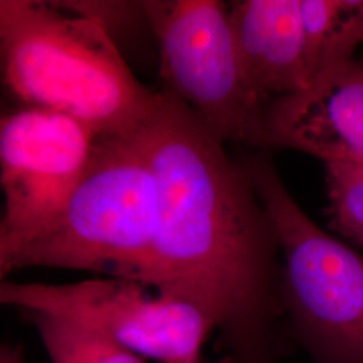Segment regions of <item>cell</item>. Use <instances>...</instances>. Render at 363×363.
<instances>
[{"instance_id":"cell-10","label":"cell","mask_w":363,"mask_h":363,"mask_svg":"<svg viewBox=\"0 0 363 363\" xmlns=\"http://www.w3.org/2000/svg\"><path fill=\"white\" fill-rule=\"evenodd\" d=\"M18 312L37 330L52 363H145L91 325L50 312Z\"/></svg>"},{"instance_id":"cell-9","label":"cell","mask_w":363,"mask_h":363,"mask_svg":"<svg viewBox=\"0 0 363 363\" xmlns=\"http://www.w3.org/2000/svg\"><path fill=\"white\" fill-rule=\"evenodd\" d=\"M241 72L250 97L273 101L310 88L300 0H240L229 4Z\"/></svg>"},{"instance_id":"cell-14","label":"cell","mask_w":363,"mask_h":363,"mask_svg":"<svg viewBox=\"0 0 363 363\" xmlns=\"http://www.w3.org/2000/svg\"><path fill=\"white\" fill-rule=\"evenodd\" d=\"M0 363H26L22 346L3 345L0 350Z\"/></svg>"},{"instance_id":"cell-8","label":"cell","mask_w":363,"mask_h":363,"mask_svg":"<svg viewBox=\"0 0 363 363\" xmlns=\"http://www.w3.org/2000/svg\"><path fill=\"white\" fill-rule=\"evenodd\" d=\"M288 148L325 163L363 167V64L333 66L303 93L265 111L264 150Z\"/></svg>"},{"instance_id":"cell-3","label":"cell","mask_w":363,"mask_h":363,"mask_svg":"<svg viewBox=\"0 0 363 363\" xmlns=\"http://www.w3.org/2000/svg\"><path fill=\"white\" fill-rule=\"evenodd\" d=\"M157 222L155 174L132 135L101 139L55 218L0 257V279L25 268H58L136 280Z\"/></svg>"},{"instance_id":"cell-5","label":"cell","mask_w":363,"mask_h":363,"mask_svg":"<svg viewBox=\"0 0 363 363\" xmlns=\"http://www.w3.org/2000/svg\"><path fill=\"white\" fill-rule=\"evenodd\" d=\"M160 55L162 91L186 105L222 143L264 150L265 109L250 97L229 6L218 0H145Z\"/></svg>"},{"instance_id":"cell-12","label":"cell","mask_w":363,"mask_h":363,"mask_svg":"<svg viewBox=\"0 0 363 363\" xmlns=\"http://www.w3.org/2000/svg\"><path fill=\"white\" fill-rule=\"evenodd\" d=\"M359 0H300L310 86L323 50Z\"/></svg>"},{"instance_id":"cell-13","label":"cell","mask_w":363,"mask_h":363,"mask_svg":"<svg viewBox=\"0 0 363 363\" xmlns=\"http://www.w3.org/2000/svg\"><path fill=\"white\" fill-rule=\"evenodd\" d=\"M72 13L84 15L101 23L115 39V30L130 27L136 21H145L142 1H96V0H66L57 1Z\"/></svg>"},{"instance_id":"cell-7","label":"cell","mask_w":363,"mask_h":363,"mask_svg":"<svg viewBox=\"0 0 363 363\" xmlns=\"http://www.w3.org/2000/svg\"><path fill=\"white\" fill-rule=\"evenodd\" d=\"M96 133L64 113L16 105L0 120V257L40 232L91 164Z\"/></svg>"},{"instance_id":"cell-11","label":"cell","mask_w":363,"mask_h":363,"mask_svg":"<svg viewBox=\"0 0 363 363\" xmlns=\"http://www.w3.org/2000/svg\"><path fill=\"white\" fill-rule=\"evenodd\" d=\"M328 226L363 247V167L351 163H325Z\"/></svg>"},{"instance_id":"cell-1","label":"cell","mask_w":363,"mask_h":363,"mask_svg":"<svg viewBox=\"0 0 363 363\" xmlns=\"http://www.w3.org/2000/svg\"><path fill=\"white\" fill-rule=\"evenodd\" d=\"M132 138L159 190L155 240L136 281L201 312L218 363L289 357L280 240L241 162L162 89Z\"/></svg>"},{"instance_id":"cell-15","label":"cell","mask_w":363,"mask_h":363,"mask_svg":"<svg viewBox=\"0 0 363 363\" xmlns=\"http://www.w3.org/2000/svg\"><path fill=\"white\" fill-rule=\"evenodd\" d=\"M198 363H208L206 362V361H205V359H203V358H201V359H199V362Z\"/></svg>"},{"instance_id":"cell-4","label":"cell","mask_w":363,"mask_h":363,"mask_svg":"<svg viewBox=\"0 0 363 363\" xmlns=\"http://www.w3.org/2000/svg\"><path fill=\"white\" fill-rule=\"evenodd\" d=\"M283 256L286 334L313 363H363V256L298 206L268 151L242 157Z\"/></svg>"},{"instance_id":"cell-2","label":"cell","mask_w":363,"mask_h":363,"mask_svg":"<svg viewBox=\"0 0 363 363\" xmlns=\"http://www.w3.org/2000/svg\"><path fill=\"white\" fill-rule=\"evenodd\" d=\"M0 64L18 105L73 117L100 140L130 136L155 103L101 23L52 0H0Z\"/></svg>"},{"instance_id":"cell-6","label":"cell","mask_w":363,"mask_h":363,"mask_svg":"<svg viewBox=\"0 0 363 363\" xmlns=\"http://www.w3.org/2000/svg\"><path fill=\"white\" fill-rule=\"evenodd\" d=\"M0 303L16 311L50 312L91 325L142 358L198 363L213 327L195 307L123 277L69 284L3 280Z\"/></svg>"}]
</instances>
